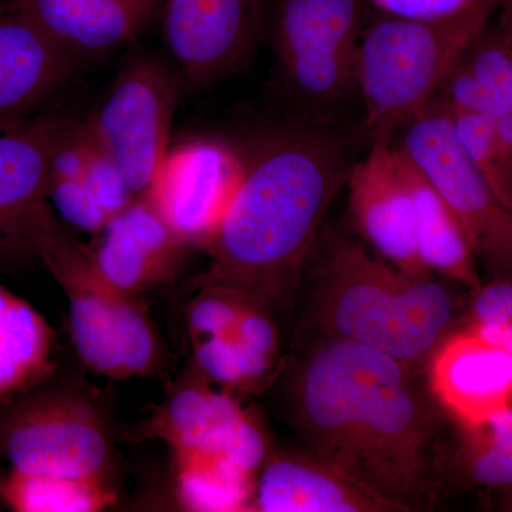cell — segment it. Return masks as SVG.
I'll return each instance as SVG.
<instances>
[{
	"label": "cell",
	"instance_id": "6da1fadb",
	"mask_svg": "<svg viewBox=\"0 0 512 512\" xmlns=\"http://www.w3.org/2000/svg\"><path fill=\"white\" fill-rule=\"evenodd\" d=\"M365 138L335 123L296 119L255 131L239 143L244 177L205 254L195 288L224 286L281 315L308 271L330 204Z\"/></svg>",
	"mask_w": 512,
	"mask_h": 512
},
{
	"label": "cell",
	"instance_id": "7a4b0ae2",
	"mask_svg": "<svg viewBox=\"0 0 512 512\" xmlns=\"http://www.w3.org/2000/svg\"><path fill=\"white\" fill-rule=\"evenodd\" d=\"M288 404L309 454L400 512L429 501L433 414L410 367L359 343L328 338L293 373Z\"/></svg>",
	"mask_w": 512,
	"mask_h": 512
},
{
	"label": "cell",
	"instance_id": "3957f363",
	"mask_svg": "<svg viewBox=\"0 0 512 512\" xmlns=\"http://www.w3.org/2000/svg\"><path fill=\"white\" fill-rule=\"evenodd\" d=\"M433 274L410 275L359 242L333 238L312 266L311 313L328 338L419 365L446 339L456 309Z\"/></svg>",
	"mask_w": 512,
	"mask_h": 512
},
{
	"label": "cell",
	"instance_id": "277c9868",
	"mask_svg": "<svg viewBox=\"0 0 512 512\" xmlns=\"http://www.w3.org/2000/svg\"><path fill=\"white\" fill-rule=\"evenodd\" d=\"M500 3L483 0L463 15L437 22L375 12L366 19L356 56L365 140L392 143L394 134L426 109Z\"/></svg>",
	"mask_w": 512,
	"mask_h": 512
},
{
	"label": "cell",
	"instance_id": "5b68a950",
	"mask_svg": "<svg viewBox=\"0 0 512 512\" xmlns=\"http://www.w3.org/2000/svg\"><path fill=\"white\" fill-rule=\"evenodd\" d=\"M37 258L69 302L70 333L84 367L110 380L157 375L163 340L141 295L101 275L92 251L46 208L37 231Z\"/></svg>",
	"mask_w": 512,
	"mask_h": 512
},
{
	"label": "cell",
	"instance_id": "8992f818",
	"mask_svg": "<svg viewBox=\"0 0 512 512\" xmlns=\"http://www.w3.org/2000/svg\"><path fill=\"white\" fill-rule=\"evenodd\" d=\"M363 0H271L264 30L276 74L299 119L335 123L356 89V56L366 23Z\"/></svg>",
	"mask_w": 512,
	"mask_h": 512
},
{
	"label": "cell",
	"instance_id": "52a82bcc",
	"mask_svg": "<svg viewBox=\"0 0 512 512\" xmlns=\"http://www.w3.org/2000/svg\"><path fill=\"white\" fill-rule=\"evenodd\" d=\"M45 383L0 409L6 470L114 483L113 429L101 404L89 393Z\"/></svg>",
	"mask_w": 512,
	"mask_h": 512
},
{
	"label": "cell",
	"instance_id": "ba28073f",
	"mask_svg": "<svg viewBox=\"0 0 512 512\" xmlns=\"http://www.w3.org/2000/svg\"><path fill=\"white\" fill-rule=\"evenodd\" d=\"M454 212L474 255L512 276V212L471 163L436 96L403 128L399 146Z\"/></svg>",
	"mask_w": 512,
	"mask_h": 512
},
{
	"label": "cell",
	"instance_id": "9c48e42d",
	"mask_svg": "<svg viewBox=\"0 0 512 512\" xmlns=\"http://www.w3.org/2000/svg\"><path fill=\"white\" fill-rule=\"evenodd\" d=\"M181 86L180 74L167 63L138 53L121 66L103 104L86 121L136 197L146 194L171 146Z\"/></svg>",
	"mask_w": 512,
	"mask_h": 512
},
{
	"label": "cell",
	"instance_id": "30bf717a",
	"mask_svg": "<svg viewBox=\"0 0 512 512\" xmlns=\"http://www.w3.org/2000/svg\"><path fill=\"white\" fill-rule=\"evenodd\" d=\"M244 177L239 144L194 137L168 148L144 198L191 249L207 251Z\"/></svg>",
	"mask_w": 512,
	"mask_h": 512
},
{
	"label": "cell",
	"instance_id": "8fae6325",
	"mask_svg": "<svg viewBox=\"0 0 512 512\" xmlns=\"http://www.w3.org/2000/svg\"><path fill=\"white\" fill-rule=\"evenodd\" d=\"M265 0H165V43L190 89L237 74L264 32Z\"/></svg>",
	"mask_w": 512,
	"mask_h": 512
},
{
	"label": "cell",
	"instance_id": "7c38bea8",
	"mask_svg": "<svg viewBox=\"0 0 512 512\" xmlns=\"http://www.w3.org/2000/svg\"><path fill=\"white\" fill-rule=\"evenodd\" d=\"M69 119L46 113L0 130V265L37 258L50 160Z\"/></svg>",
	"mask_w": 512,
	"mask_h": 512
},
{
	"label": "cell",
	"instance_id": "4fadbf2b",
	"mask_svg": "<svg viewBox=\"0 0 512 512\" xmlns=\"http://www.w3.org/2000/svg\"><path fill=\"white\" fill-rule=\"evenodd\" d=\"M346 185L353 224L384 261L406 274H433L417 245L412 194L399 148L393 143L370 144Z\"/></svg>",
	"mask_w": 512,
	"mask_h": 512
},
{
	"label": "cell",
	"instance_id": "5bb4252c",
	"mask_svg": "<svg viewBox=\"0 0 512 512\" xmlns=\"http://www.w3.org/2000/svg\"><path fill=\"white\" fill-rule=\"evenodd\" d=\"M79 57L56 42L20 0H0V130L46 113Z\"/></svg>",
	"mask_w": 512,
	"mask_h": 512
},
{
	"label": "cell",
	"instance_id": "9a60e30c",
	"mask_svg": "<svg viewBox=\"0 0 512 512\" xmlns=\"http://www.w3.org/2000/svg\"><path fill=\"white\" fill-rule=\"evenodd\" d=\"M94 238L90 251L101 275L133 295L173 284L194 251L144 197L113 215Z\"/></svg>",
	"mask_w": 512,
	"mask_h": 512
},
{
	"label": "cell",
	"instance_id": "2e32d148",
	"mask_svg": "<svg viewBox=\"0 0 512 512\" xmlns=\"http://www.w3.org/2000/svg\"><path fill=\"white\" fill-rule=\"evenodd\" d=\"M431 356V392L464 430L511 407V350L470 328L444 339Z\"/></svg>",
	"mask_w": 512,
	"mask_h": 512
},
{
	"label": "cell",
	"instance_id": "e0dca14e",
	"mask_svg": "<svg viewBox=\"0 0 512 512\" xmlns=\"http://www.w3.org/2000/svg\"><path fill=\"white\" fill-rule=\"evenodd\" d=\"M248 511L400 512L365 485L312 454H269L256 474Z\"/></svg>",
	"mask_w": 512,
	"mask_h": 512
},
{
	"label": "cell",
	"instance_id": "ac0fdd59",
	"mask_svg": "<svg viewBox=\"0 0 512 512\" xmlns=\"http://www.w3.org/2000/svg\"><path fill=\"white\" fill-rule=\"evenodd\" d=\"M251 420L227 392L192 367L180 377L163 404L138 427L141 439L164 441L173 453L227 458L232 444Z\"/></svg>",
	"mask_w": 512,
	"mask_h": 512
},
{
	"label": "cell",
	"instance_id": "d6986e66",
	"mask_svg": "<svg viewBox=\"0 0 512 512\" xmlns=\"http://www.w3.org/2000/svg\"><path fill=\"white\" fill-rule=\"evenodd\" d=\"M56 42L84 56L133 42L146 29L156 0H20Z\"/></svg>",
	"mask_w": 512,
	"mask_h": 512
},
{
	"label": "cell",
	"instance_id": "ffe728a7",
	"mask_svg": "<svg viewBox=\"0 0 512 512\" xmlns=\"http://www.w3.org/2000/svg\"><path fill=\"white\" fill-rule=\"evenodd\" d=\"M55 346L49 322L0 284V409L50 379Z\"/></svg>",
	"mask_w": 512,
	"mask_h": 512
},
{
	"label": "cell",
	"instance_id": "44dd1931",
	"mask_svg": "<svg viewBox=\"0 0 512 512\" xmlns=\"http://www.w3.org/2000/svg\"><path fill=\"white\" fill-rule=\"evenodd\" d=\"M402 157L404 175L412 194L417 245L424 265L431 272H439L478 291L483 285L474 261L476 255L463 227L430 181L403 153Z\"/></svg>",
	"mask_w": 512,
	"mask_h": 512
},
{
	"label": "cell",
	"instance_id": "7402d4cb",
	"mask_svg": "<svg viewBox=\"0 0 512 512\" xmlns=\"http://www.w3.org/2000/svg\"><path fill=\"white\" fill-rule=\"evenodd\" d=\"M119 500L116 483L0 468V504L16 512H96Z\"/></svg>",
	"mask_w": 512,
	"mask_h": 512
},
{
	"label": "cell",
	"instance_id": "603a6c76",
	"mask_svg": "<svg viewBox=\"0 0 512 512\" xmlns=\"http://www.w3.org/2000/svg\"><path fill=\"white\" fill-rule=\"evenodd\" d=\"M175 495L187 511H248L256 476L222 456L173 453Z\"/></svg>",
	"mask_w": 512,
	"mask_h": 512
},
{
	"label": "cell",
	"instance_id": "cb8c5ba5",
	"mask_svg": "<svg viewBox=\"0 0 512 512\" xmlns=\"http://www.w3.org/2000/svg\"><path fill=\"white\" fill-rule=\"evenodd\" d=\"M464 59L487 94L488 116L512 170V40L503 23L491 20L467 47Z\"/></svg>",
	"mask_w": 512,
	"mask_h": 512
},
{
	"label": "cell",
	"instance_id": "d4e9b609",
	"mask_svg": "<svg viewBox=\"0 0 512 512\" xmlns=\"http://www.w3.org/2000/svg\"><path fill=\"white\" fill-rule=\"evenodd\" d=\"M467 471L487 487H512V406L466 430Z\"/></svg>",
	"mask_w": 512,
	"mask_h": 512
},
{
	"label": "cell",
	"instance_id": "484cf974",
	"mask_svg": "<svg viewBox=\"0 0 512 512\" xmlns=\"http://www.w3.org/2000/svg\"><path fill=\"white\" fill-rule=\"evenodd\" d=\"M454 130L471 163L483 174L505 207L512 212V170L505 163L494 123L487 114H456Z\"/></svg>",
	"mask_w": 512,
	"mask_h": 512
},
{
	"label": "cell",
	"instance_id": "4316f807",
	"mask_svg": "<svg viewBox=\"0 0 512 512\" xmlns=\"http://www.w3.org/2000/svg\"><path fill=\"white\" fill-rule=\"evenodd\" d=\"M47 202L67 228L87 232L94 237L109 221L106 212L94 201L82 178L49 181Z\"/></svg>",
	"mask_w": 512,
	"mask_h": 512
},
{
	"label": "cell",
	"instance_id": "83f0119b",
	"mask_svg": "<svg viewBox=\"0 0 512 512\" xmlns=\"http://www.w3.org/2000/svg\"><path fill=\"white\" fill-rule=\"evenodd\" d=\"M82 180L94 201L99 204L101 210L106 212L109 220L137 198L128 187L117 165L94 138Z\"/></svg>",
	"mask_w": 512,
	"mask_h": 512
},
{
	"label": "cell",
	"instance_id": "f1b7e54d",
	"mask_svg": "<svg viewBox=\"0 0 512 512\" xmlns=\"http://www.w3.org/2000/svg\"><path fill=\"white\" fill-rule=\"evenodd\" d=\"M436 97L443 101L451 116L456 114H487L488 116L487 94L483 86L478 83L464 55L448 73Z\"/></svg>",
	"mask_w": 512,
	"mask_h": 512
},
{
	"label": "cell",
	"instance_id": "f546056e",
	"mask_svg": "<svg viewBox=\"0 0 512 512\" xmlns=\"http://www.w3.org/2000/svg\"><path fill=\"white\" fill-rule=\"evenodd\" d=\"M367 9L394 18L437 22L463 15L483 0H363Z\"/></svg>",
	"mask_w": 512,
	"mask_h": 512
},
{
	"label": "cell",
	"instance_id": "4dcf8cb0",
	"mask_svg": "<svg viewBox=\"0 0 512 512\" xmlns=\"http://www.w3.org/2000/svg\"><path fill=\"white\" fill-rule=\"evenodd\" d=\"M473 303L474 329L503 328L512 323V279L481 286Z\"/></svg>",
	"mask_w": 512,
	"mask_h": 512
},
{
	"label": "cell",
	"instance_id": "1f68e13d",
	"mask_svg": "<svg viewBox=\"0 0 512 512\" xmlns=\"http://www.w3.org/2000/svg\"><path fill=\"white\" fill-rule=\"evenodd\" d=\"M478 335L483 336L484 339L490 340V342L497 343V345L504 346L512 352V323L503 328L494 329H474Z\"/></svg>",
	"mask_w": 512,
	"mask_h": 512
},
{
	"label": "cell",
	"instance_id": "d6a6232c",
	"mask_svg": "<svg viewBox=\"0 0 512 512\" xmlns=\"http://www.w3.org/2000/svg\"><path fill=\"white\" fill-rule=\"evenodd\" d=\"M497 19L503 23L512 37V0H501L500 8L497 10Z\"/></svg>",
	"mask_w": 512,
	"mask_h": 512
},
{
	"label": "cell",
	"instance_id": "836d02e7",
	"mask_svg": "<svg viewBox=\"0 0 512 512\" xmlns=\"http://www.w3.org/2000/svg\"><path fill=\"white\" fill-rule=\"evenodd\" d=\"M503 26H504V25H503ZM507 32H508V30H507ZM510 36H511V35H510ZM511 40H512V37H511Z\"/></svg>",
	"mask_w": 512,
	"mask_h": 512
}]
</instances>
